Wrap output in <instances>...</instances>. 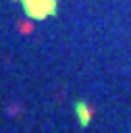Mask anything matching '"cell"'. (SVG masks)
I'll return each mask as SVG.
<instances>
[{
  "label": "cell",
  "mask_w": 131,
  "mask_h": 133,
  "mask_svg": "<svg viewBox=\"0 0 131 133\" xmlns=\"http://www.w3.org/2000/svg\"><path fill=\"white\" fill-rule=\"evenodd\" d=\"M23 8L31 19H46L50 15H56V8L44 0H23Z\"/></svg>",
  "instance_id": "1"
},
{
  "label": "cell",
  "mask_w": 131,
  "mask_h": 133,
  "mask_svg": "<svg viewBox=\"0 0 131 133\" xmlns=\"http://www.w3.org/2000/svg\"><path fill=\"white\" fill-rule=\"evenodd\" d=\"M75 114H77L79 125H81V127H87V125L91 123V118H94V108H91L87 102L79 100V102L75 104Z\"/></svg>",
  "instance_id": "2"
},
{
  "label": "cell",
  "mask_w": 131,
  "mask_h": 133,
  "mask_svg": "<svg viewBox=\"0 0 131 133\" xmlns=\"http://www.w3.org/2000/svg\"><path fill=\"white\" fill-rule=\"evenodd\" d=\"M44 2H48L50 6H54V8H56V0H44Z\"/></svg>",
  "instance_id": "3"
}]
</instances>
